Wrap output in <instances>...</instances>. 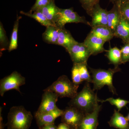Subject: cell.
Listing matches in <instances>:
<instances>
[{
    "mask_svg": "<svg viewBox=\"0 0 129 129\" xmlns=\"http://www.w3.org/2000/svg\"><path fill=\"white\" fill-rule=\"evenodd\" d=\"M128 2H129V0H116L115 4L117 5L119 7L122 4Z\"/></svg>",
    "mask_w": 129,
    "mask_h": 129,
    "instance_id": "e575fe53",
    "label": "cell"
},
{
    "mask_svg": "<svg viewBox=\"0 0 129 129\" xmlns=\"http://www.w3.org/2000/svg\"><path fill=\"white\" fill-rule=\"evenodd\" d=\"M106 42L104 40L89 33L83 42L89 50L91 55H95L106 51L104 45Z\"/></svg>",
    "mask_w": 129,
    "mask_h": 129,
    "instance_id": "8fae6325",
    "label": "cell"
},
{
    "mask_svg": "<svg viewBox=\"0 0 129 129\" xmlns=\"http://www.w3.org/2000/svg\"><path fill=\"white\" fill-rule=\"evenodd\" d=\"M2 108L1 107V109H0V129H4L5 127V125L3 124V118L2 115L1 113L2 110Z\"/></svg>",
    "mask_w": 129,
    "mask_h": 129,
    "instance_id": "836d02e7",
    "label": "cell"
},
{
    "mask_svg": "<svg viewBox=\"0 0 129 129\" xmlns=\"http://www.w3.org/2000/svg\"><path fill=\"white\" fill-rule=\"evenodd\" d=\"M90 34L97 36L105 41H109L114 37V34L107 26L99 25L92 27Z\"/></svg>",
    "mask_w": 129,
    "mask_h": 129,
    "instance_id": "ffe728a7",
    "label": "cell"
},
{
    "mask_svg": "<svg viewBox=\"0 0 129 129\" xmlns=\"http://www.w3.org/2000/svg\"><path fill=\"white\" fill-rule=\"evenodd\" d=\"M114 112L111 119L108 122L109 126L118 129H129V121L126 117L115 109Z\"/></svg>",
    "mask_w": 129,
    "mask_h": 129,
    "instance_id": "e0dca14e",
    "label": "cell"
},
{
    "mask_svg": "<svg viewBox=\"0 0 129 129\" xmlns=\"http://www.w3.org/2000/svg\"><path fill=\"white\" fill-rule=\"evenodd\" d=\"M119 7L121 15L129 21V2L122 4Z\"/></svg>",
    "mask_w": 129,
    "mask_h": 129,
    "instance_id": "4dcf8cb0",
    "label": "cell"
},
{
    "mask_svg": "<svg viewBox=\"0 0 129 129\" xmlns=\"http://www.w3.org/2000/svg\"><path fill=\"white\" fill-rule=\"evenodd\" d=\"M100 0H79L83 8L87 14L91 16L92 11L96 5L99 4Z\"/></svg>",
    "mask_w": 129,
    "mask_h": 129,
    "instance_id": "4316f807",
    "label": "cell"
},
{
    "mask_svg": "<svg viewBox=\"0 0 129 129\" xmlns=\"http://www.w3.org/2000/svg\"><path fill=\"white\" fill-rule=\"evenodd\" d=\"M25 79L17 71L2 79L0 81V95L3 96L6 92L15 89L20 93L19 87L25 84Z\"/></svg>",
    "mask_w": 129,
    "mask_h": 129,
    "instance_id": "5b68a950",
    "label": "cell"
},
{
    "mask_svg": "<svg viewBox=\"0 0 129 129\" xmlns=\"http://www.w3.org/2000/svg\"><path fill=\"white\" fill-rule=\"evenodd\" d=\"M33 117L23 106H14L8 115L7 129H29Z\"/></svg>",
    "mask_w": 129,
    "mask_h": 129,
    "instance_id": "7a4b0ae2",
    "label": "cell"
},
{
    "mask_svg": "<svg viewBox=\"0 0 129 129\" xmlns=\"http://www.w3.org/2000/svg\"><path fill=\"white\" fill-rule=\"evenodd\" d=\"M121 14L119 7L114 4L113 7L108 12L107 26L114 34L115 29L120 21Z\"/></svg>",
    "mask_w": 129,
    "mask_h": 129,
    "instance_id": "ac0fdd59",
    "label": "cell"
},
{
    "mask_svg": "<svg viewBox=\"0 0 129 129\" xmlns=\"http://www.w3.org/2000/svg\"><path fill=\"white\" fill-rule=\"evenodd\" d=\"M72 81L75 85L79 86L83 83L81 78L78 63H73L72 69Z\"/></svg>",
    "mask_w": 129,
    "mask_h": 129,
    "instance_id": "83f0119b",
    "label": "cell"
},
{
    "mask_svg": "<svg viewBox=\"0 0 129 129\" xmlns=\"http://www.w3.org/2000/svg\"><path fill=\"white\" fill-rule=\"evenodd\" d=\"M108 12L106 9L101 7L99 4L96 5L91 16L92 21L90 22V26L91 27L99 25L107 26Z\"/></svg>",
    "mask_w": 129,
    "mask_h": 129,
    "instance_id": "4fadbf2b",
    "label": "cell"
},
{
    "mask_svg": "<svg viewBox=\"0 0 129 129\" xmlns=\"http://www.w3.org/2000/svg\"><path fill=\"white\" fill-rule=\"evenodd\" d=\"M60 9L55 4V0H50L47 5L37 11L41 12L51 23L56 26Z\"/></svg>",
    "mask_w": 129,
    "mask_h": 129,
    "instance_id": "5bb4252c",
    "label": "cell"
},
{
    "mask_svg": "<svg viewBox=\"0 0 129 129\" xmlns=\"http://www.w3.org/2000/svg\"><path fill=\"white\" fill-rule=\"evenodd\" d=\"M83 23L90 25L89 22L86 21L84 17L80 16L73 8H60L58 18L56 25L59 28L64 27V25L69 23Z\"/></svg>",
    "mask_w": 129,
    "mask_h": 129,
    "instance_id": "52a82bcc",
    "label": "cell"
},
{
    "mask_svg": "<svg viewBox=\"0 0 129 129\" xmlns=\"http://www.w3.org/2000/svg\"><path fill=\"white\" fill-rule=\"evenodd\" d=\"M102 105H98L92 113L85 114L78 129H97L99 125L98 117Z\"/></svg>",
    "mask_w": 129,
    "mask_h": 129,
    "instance_id": "7c38bea8",
    "label": "cell"
},
{
    "mask_svg": "<svg viewBox=\"0 0 129 129\" xmlns=\"http://www.w3.org/2000/svg\"><path fill=\"white\" fill-rule=\"evenodd\" d=\"M50 0H36L35 3L31 8L30 12L32 13L39 11L41 9L50 2Z\"/></svg>",
    "mask_w": 129,
    "mask_h": 129,
    "instance_id": "f546056e",
    "label": "cell"
},
{
    "mask_svg": "<svg viewBox=\"0 0 129 129\" xmlns=\"http://www.w3.org/2000/svg\"><path fill=\"white\" fill-rule=\"evenodd\" d=\"M122 63H125L129 61V44L125 43L121 50Z\"/></svg>",
    "mask_w": 129,
    "mask_h": 129,
    "instance_id": "f1b7e54d",
    "label": "cell"
},
{
    "mask_svg": "<svg viewBox=\"0 0 129 129\" xmlns=\"http://www.w3.org/2000/svg\"><path fill=\"white\" fill-rule=\"evenodd\" d=\"M57 129H71V128L68 125L62 122V123L58 125L57 127Z\"/></svg>",
    "mask_w": 129,
    "mask_h": 129,
    "instance_id": "1f68e13d",
    "label": "cell"
},
{
    "mask_svg": "<svg viewBox=\"0 0 129 129\" xmlns=\"http://www.w3.org/2000/svg\"><path fill=\"white\" fill-rule=\"evenodd\" d=\"M77 42L69 30L64 27L59 28V37L57 45L63 47L67 51Z\"/></svg>",
    "mask_w": 129,
    "mask_h": 129,
    "instance_id": "9a60e30c",
    "label": "cell"
},
{
    "mask_svg": "<svg viewBox=\"0 0 129 129\" xmlns=\"http://www.w3.org/2000/svg\"><path fill=\"white\" fill-rule=\"evenodd\" d=\"M78 64L81 78L82 81L92 83V77L90 75L89 72L88 71L87 63H83Z\"/></svg>",
    "mask_w": 129,
    "mask_h": 129,
    "instance_id": "d4e9b609",
    "label": "cell"
},
{
    "mask_svg": "<svg viewBox=\"0 0 129 129\" xmlns=\"http://www.w3.org/2000/svg\"><path fill=\"white\" fill-rule=\"evenodd\" d=\"M106 56L110 63L113 64L115 67H118L119 64L122 63L121 50L116 47L110 48L107 51Z\"/></svg>",
    "mask_w": 129,
    "mask_h": 129,
    "instance_id": "44dd1931",
    "label": "cell"
},
{
    "mask_svg": "<svg viewBox=\"0 0 129 129\" xmlns=\"http://www.w3.org/2000/svg\"><path fill=\"white\" fill-rule=\"evenodd\" d=\"M20 13L23 15L34 19L36 21L39 22L42 25L45 26L46 27L50 25H54L51 23L46 17L45 16L40 12L36 11L31 13L29 12H25L21 11L20 12Z\"/></svg>",
    "mask_w": 129,
    "mask_h": 129,
    "instance_id": "7402d4cb",
    "label": "cell"
},
{
    "mask_svg": "<svg viewBox=\"0 0 129 129\" xmlns=\"http://www.w3.org/2000/svg\"><path fill=\"white\" fill-rule=\"evenodd\" d=\"M108 102L111 105L115 106L117 108L118 111H120L122 108L129 104V101L124 100L120 98L114 99L113 98H108L105 100H100V102L102 103L105 102Z\"/></svg>",
    "mask_w": 129,
    "mask_h": 129,
    "instance_id": "484cf974",
    "label": "cell"
},
{
    "mask_svg": "<svg viewBox=\"0 0 129 129\" xmlns=\"http://www.w3.org/2000/svg\"><path fill=\"white\" fill-rule=\"evenodd\" d=\"M59 96L54 92L44 91L42 95L41 103L35 113L49 112L58 108L56 105Z\"/></svg>",
    "mask_w": 129,
    "mask_h": 129,
    "instance_id": "9c48e42d",
    "label": "cell"
},
{
    "mask_svg": "<svg viewBox=\"0 0 129 129\" xmlns=\"http://www.w3.org/2000/svg\"><path fill=\"white\" fill-rule=\"evenodd\" d=\"M127 43H129V41H128V42H127Z\"/></svg>",
    "mask_w": 129,
    "mask_h": 129,
    "instance_id": "74e56055",
    "label": "cell"
},
{
    "mask_svg": "<svg viewBox=\"0 0 129 129\" xmlns=\"http://www.w3.org/2000/svg\"><path fill=\"white\" fill-rule=\"evenodd\" d=\"M79 86L75 85L68 76L62 75L60 76L51 85L44 90L56 93L60 98H74L78 94Z\"/></svg>",
    "mask_w": 129,
    "mask_h": 129,
    "instance_id": "277c9868",
    "label": "cell"
},
{
    "mask_svg": "<svg viewBox=\"0 0 129 129\" xmlns=\"http://www.w3.org/2000/svg\"><path fill=\"white\" fill-rule=\"evenodd\" d=\"M59 35V28L55 25H50L46 27L42 34V39L47 44L57 45Z\"/></svg>",
    "mask_w": 129,
    "mask_h": 129,
    "instance_id": "d6986e66",
    "label": "cell"
},
{
    "mask_svg": "<svg viewBox=\"0 0 129 129\" xmlns=\"http://www.w3.org/2000/svg\"><path fill=\"white\" fill-rule=\"evenodd\" d=\"M100 99L96 93L91 88L89 83L86 82L83 89L69 103V106L74 107L85 114L92 113L95 110Z\"/></svg>",
    "mask_w": 129,
    "mask_h": 129,
    "instance_id": "6da1fadb",
    "label": "cell"
},
{
    "mask_svg": "<svg viewBox=\"0 0 129 129\" xmlns=\"http://www.w3.org/2000/svg\"><path fill=\"white\" fill-rule=\"evenodd\" d=\"M67 51L68 52L73 63H87L91 53L84 42L76 44L71 47Z\"/></svg>",
    "mask_w": 129,
    "mask_h": 129,
    "instance_id": "ba28073f",
    "label": "cell"
},
{
    "mask_svg": "<svg viewBox=\"0 0 129 129\" xmlns=\"http://www.w3.org/2000/svg\"><path fill=\"white\" fill-rule=\"evenodd\" d=\"M9 44V40L5 29L1 22L0 23V51L1 54L3 51L8 50Z\"/></svg>",
    "mask_w": 129,
    "mask_h": 129,
    "instance_id": "cb8c5ba5",
    "label": "cell"
},
{
    "mask_svg": "<svg viewBox=\"0 0 129 129\" xmlns=\"http://www.w3.org/2000/svg\"><path fill=\"white\" fill-rule=\"evenodd\" d=\"M125 117H126L127 120H128V121H129V113L128 114V115H127V116H126Z\"/></svg>",
    "mask_w": 129,
    "mask_h": 129,
    "instance_id": "8d00e7d4",
    "label": "cell"
},
{
    "mask_svg": "<svg viewBox=\"0 0 129 129\" xmlns=\"http://www.w3.org/2000/svg\"><path fill=\"white\" fill-rule=\"evenodd\" d=\"M89 70L91 74L94 91L101 90L104 86L107 85L110 92L113 95H117L116 89L113 85V80L114 74L120 71L119 67H114L113 69H109L108 70L95 69L89 68Z\"/></svg>",
    "mask_w": 129,
    "mask_h": 129,
    "instance_id": "3957f363",
    "label": "cell"
},
{
    "mask_svg": "<svg viewBox=\"0 0 129 129\" xmlns=\"http://www.w3.org/2000/svg\"><path fill=\"white\" fill-rule=\"evenodd\" d=\"M114 37L120 38L125 43L129 40V21L121 14L119 23L116 28Z\"/></svg>",
    "mask_w": 129,
    "mask_h": 129,
    "instance_id": "2e32d148",
    "label": "cell"
},
{
    "mask_svg": "<svg viewBox=\"0 0 129 129\" xmlns=\"http://www.w3.org/2000/svg\"><path fill=\"white\" fill-rule=\"evenodd\" d=\"M113 4H115V2H116V0H109Z\"/></svg>",
    "mask_w": 129,
    "mask_h": 129,
    "instance_id": "d590c367",
    "label": "cell"
},
{
    "mask_svg": "<svg viewBox=\"0 0 129 129\" xmlns=\"http://www.w3.org/2000/svg\"><path fill=\"white\" fill-rule=\"evenodd\" d=\"M41 129H57V127L54 124H49L44 126Z\"/></svg>",
    "mask_w": 129,
    "mask_h": 129,
    "instance_id": "d6a6232c",
    "label": "cell"
},
{
    "mask_svg": "<svg viewBox=\"0 0 129 129\" xmlns=\"http://www.w3.org/2000/svg\"><path fill=\"white\" fill-rule=\"evenodd\" d=\"M63 110L58 108L49 112L42 114H35L37 125L41 129L45 125L54 124L55 120L62 115Z\"/></svg>",
    "mask_w": 129,
    "mask_h": 129,
    "instance_id": "30bf717a",
    "label": "cell"
},
{
    "mask_svg": "<svg viewBox=\"0 0 129 129\" xmlns=\"http://www.w3.org/2000/svg\"><path fill=\"white\" fill-rule=\"evenodd\" d=\"M85 116V114L82 111L74 107L69 106L63 110L61 120L71 129H78Z\"/></svg>",
    "mask_w": 129,
    "mask_h": 129,
    "instance_id": "8992f818",
    "label": "cell"
},
{
    "mask_svg": "<svg viewBox=\"0 0 129 129\" xmlns=\"http://www.w3.org/2000/svg\"><path fill=\"white\" fill-rule=\"evenodd\" d=\"M21 18V17H17L16 21L14 22L13 29L12 32L11 36L8 51L11 52L12 51L16 50L18 46V34L19 24V21Z\"/></svg>",
    "mask_w": 129,
    "mask_h": 129,
    "instance_id": "603a6c76",
    "label": "cell"
}]
</instances>
